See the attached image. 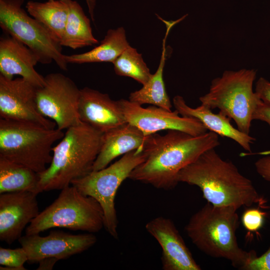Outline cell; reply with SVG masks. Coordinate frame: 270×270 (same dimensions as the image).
<instances>
[{"mask_svg": "<svg viewBox=\"0 0 270 270\" xmlns=\"http://www.w3.org/2000/svg\"><path fill=\"white\" fill-rule=\"evenodd\" d=\"M220 145L218 135L208 131L194 136L177 130L163 136H149L144 146L145 160L130 173L128 178L170 190L178 184L181 170L208 150Z\"/></svg>", "mask_w": 270, "mask_h": 270, "instance_id": "obj_1", "label": "cell"}, {"mask_svg": "<svg viewBox=\"0 0 270 270\" xmlns=\"http://www.w3.org/2000/svg\"><path fill=\"white\" fill-rule=\"evenodd\" d=\"M178 182L197 186L208 202L238 210L254 204L264 206L266 200L250 180L230 161L223 160L215 148L206 150L180 171Z\"/></svg>", "mask_w": 270, "mask_h": 270, "instance_id": "obj_2", "label": "cell"}, {"mask_svg": "<svg viewBox=\"0 0 270 270\" xmlns=\"http://www.w3.org/2000/svg\"><path fill=\"white\" fill-rule=\"evenodd\" d=\"M238 209L230 206H216L208 202L195 212L185 226L194 244L210 256L224 258L236 268L244 270L256 256V251H246L238 243L239 226Z\"/></svg>", "mask_w": 270, "mask_h": 270, "instance_id": "obj_3", "label": "cell"}, {"mask_svg": "<svg viewBox=\"0 0 270 270\" xmlns=\"http://www.w3.org/2000/svg\"><path fill=\"white\" fill-rule=\"evenodd\" d=\"M103 136V132L83 122L68 128L52 148L49 166L38 174V194L61 190L92 172Z\"/></svg>", "mask_w": 270, "mask_h": 270, "instance_id": "obj_4", "label": "cell"}, {"mask_svg": "<svg viewBox=\"0 0 270 270\" xmlns=\"http://www.w3.org/2000/svg\"><path fill=\"white\" fill-rule=\"evenodd\" d=\"M64 133L28 122L0 119V157L24 165L38 174L50 164L54 143Z\"/></svg>", "mask_w": 270, "mask_h": 270, "instance_id": "obj_5", "label": "cell"}, {"mask_svg": "<svg viewBox=\"0 0 270 270\" xmlns=\"http://www.w3.org/2000/svg\"><path fill=\"white\" fill-rule=\"evenodd\" d=\"M256 70H225L213 79L208 92L200 96L201 104L220 112L236 122L240 131L249 134L252 116L260 100L252 86Z\"/></svg>", "mask_w": 270, "mask_h": 270, "instance_id": "obj_6", "label": "cell"}, {"mask_svg": "<svg viewBox=\"0 0 270 270\" xmlns=\"http://www.w3.org/2000/svg\"><path fill=\"white\" fill-rule=\"evenodd\" d=\"M104 226V212L100 204L70 184L61 190L57 198L40 212L25 231L26 234L31 235L62 228L95 233Z\"/></svg>", "mask_w": 270, "mask_h": 270, "instance_id": "obj_7", "label": "cell"}, {"mask_svg": "<svg viewBox=\"0 0 270 270\" xmlns=\"http://www.w3.org/2000/svg\"><path fill=\"white\" fill-rule=\"evenodd\" d=\"M24 0H0V26L7 34L29 48L39 62L54 61L63 70L68 63L59 40L42 23L22 8Z\"/></svg>", "mask_w": 270, "mask_h": 270, "instance_id": "obj_8", "label": "cell"}, {"mask_svg": "<svg viewBox=\"0 0 270 270\" xmlns=\"http://www.w3.org/2000/svg\"><path fill=\"white\" fill-rule=\"evenodd\" d=\"M144 148L132 150L110 166L73 180L71 185L82 194L94 198L101 206L108 232L118 238V219L115 198L122 182L128 178L132 172L146 158Z\"/></svg>", "mask_w": 270, "mask_h": 270, "instance_id": "obj_9", "label": "cell"}, {"mask_svg": "<svg viewBox=\"0 0 270 270\" xmlns=\"http://www.w3.org/2000/svg\"><path fill=\"white\" fill-rule=\"evenodd\" d=\"M79 89L70 78L60 73L44 76V84L36 90V102L40 112L54 122L63 130L80 123Z\"/></svg>", "mask_w": 270, "mask_h": 270, "instance_id": "obj_10", "label": "cell"}, {"mask_svg": "<svg viewBox=\"0 0 270 270\" xmlns=\"http://www.w3.org/2000/svg\"><path fill=\"white\" fill-rule=\"evenodd\" d=\"M127 122L135 126L148 136L164 130H177L194 136L208 130L197 119L180 116L178 112L156 106L146 108L125 99L118 100Z\"/></svg>", "mask_w": 270, "mask_h": 270, "instance_id": "obj_11", "label": "cell"}, {"mask_svg": "<svg viewBox=\"0 0 270 270\" xmlns=\"http://www.w3.org/2000/svg\"><path fill=\"white\" fill-rule=\"evenodd\" d=\"M38 88L22 77L10 79L0 74V118L56 128V123L44 116L38 109Z\"/></svg>", "mask_w": 270, "mask_h": 270, "instance_id": "obj_12", "label": "cell"}, {"mask_svg": "<svg viewBox=\"0 0 270 270\" xmlns=\"http://www.w3.org/2000/svg\"><path fill=\"white\" fill-rule=\"evenodd\" d=\"M26 252L29 262L53 257L66 259L82 252L97 241L93 233L72 234L60 230H52L45 236L39 234L22 236L18 240Z\"/></svg>", "mask_w": 270, "mask_h": 270, "instance_id": "obj_13", "label": "cell"}, {"mask_svg": "<svg viewBox=\"0 0 270 270\" xmlns=\"http://www.w3.org/2000/svg\"><path fill=\"white\" fill-rule=\"evenodd\" d=\"M37 194L18 191L0 195V240L11 244L40 214Z\"/></svg>", "mask_w": 270, "mask_h": 270, "instance_id": "obj_14", "label": "cell"}, {"mask_svg": "<svg viewBox=\"0 0 270 270\" xmlns=\"http://www.w3.org/2000/svg\"><path fill=\"white\" fill-rule=\"evenodd\" d=\"M145 228L161 247L162 270H201L172 220L158 216L148 222Z\"/></svg>", "mask_w": 270, "mask_h": 270, "instance_id": "obj_15", "label": "cell"}, {"mask_svg": "<svg viewBox=\"0 0 270 270\" xmlns=\"http://www.w3.org/2000/svg\"><path fill=\"white\" fill-rule=\"evenodd\" d=\"M78 114L81 122L103 133L127 122L118 100L88 87L80 89Z\"/></svg>", "mask_w": 270, "mask_h": 270, "instance_id": "obj_16", "label": "cell"}, {"mask_svg": "<svg viewBox=\"0 0 270 270\" xmlns=\"http://www.w3.org/2000/svg\"><path fill=\"white\" fill-rule=\"evenodd\" d=\"M39 62L36 54L27 46L7 34L0 39V74L10 79L20 76L37 88L44 84V77L34 68Z\"/></svg>", "mask_w": 270, "mask_h": 270, "instance_id": "obj_17", "label": "cell"}, {"mask_svg": "<svg viewBox=\"0 0 270 270\" xmlns=\"http://www.w3.org/2000/svg\"><path fill=\"white\" fill-rule=\"evenodd\" d=\"M172 103L182 116L197 119L208 131L230 138L246 151L252 152L251 144L256 138L234 128L230 122L231 120L220 112L214 114L211 109L202 104L196 108H191L186 104L183 97L178 95L173 98Z\"/></svg>", "mask_w": 270, "mask_h": 270, "instance_id": "obj_18", "label": "cell"}, {"mask_svg": "<svg viewBox=\"0 0 270 270\" xmlns=\"http://www.w3.org/2000/svg\"><path fill=\"white\" fill-rule=\"evenodd\" d=\"M148 136L128 122L104 133L101 149L94 164L92 171L106 167L120 156L144 148Z\"/></svg>", "mask_w": 270, "mask_h": 270, "instance_id": "obj_19", "label": "cell"}, {"mask_svg": "<svg viewBox=\"0 0 270 270\" xmlns=\"http://www.w3.org/2000/svg\"><path fill=\"white\" fill-rule=\"evenodd\" d=\"M165 24L166 31L163 40L162 52L158 69L140 89L130 94L128 100L140 106L150 104L172 110V106L166 89L163 72L166 59V40L170 30L174 25V23L166 22Z\"/></svg>", "mask_w": 270, "mask_h": 270, "instance_id": "obj_20", "label": "cell"}, {"mask_svg": "<svg viewBox=\"0 0 270 270\" xmlns=\"http://www.w3.org/2000/svg\"><path fill=\"white\" fill-rule=\"evenodd\" d=\"M130 46L125 30L120 26L108 30L100 44L92 50L82 54L64 55V58L68 64L112 63Z\"/></svg>", "mask_w": 270, "mask_h": 270, "instance_id": "obj_21", "label": "cell"}, {"mask_svg": "<svg viewBox=\"0 0 270 270\" xmlns=\"http://www.w3.org/2000/svg\"><path fill=\"white\" fill-rule=\"evenodd\" d=\"M68 6L67 21L60 40L62 46L73 50L99 43L93 36L90 19L76 0H66Z\"/></svg>", "mask_w": 270, "mask_h": 270, "instance_id": "obj_22", "label": "cell"}, {"mask_svg": "<svg viewBox=\"0 0 270 270\" xmlns=\"http://www.w3.org/2000/svg\"><path fill=\"white\" fill-rule=\"evenodd\" d=\"M39 174L22 164L0 157V194L30 191L38 194Z\"/></svg>", "mask_w": 270, "mask_h": 270, "instance_id": "obj_23", "label": "cell"}, {"mask_svg": "<svg viewBox=\"0 0 270 270\" xmlns=\"http://www.w3.org/2000/svg\"><path fill=\"white\" fill-rule=\"evenodd\" d=\"M26 8L30 16L44 24L60 42L68 12L66 0H48L44 2L30 0Z\"/></svg>", "mask_w": 270, "mask_h": 270, "instance_id": "obj_24", "label": "cell"}, {"mask_svg": "<svg viewBox=\"0 0 270 270\" xmlns=\"http://www.w3.org/2000/svg\"><path fill=\"white\" fill-rule=\"evenodd\" d=\"M112 64L117 75L131 78L142 85L148 80L152 74L142 54L130 46Z\"/></svg>", "mask_w": 270, "mask_h": 270, "instance_id": "obj_25", "label": "cell"}, {"mask_svg": "<svg viewBox=\"0 0 270 270\" xmlns=\"http://www.w3.org/2000/svg\"><path fill=\"white\" fill-rule=\"evenodd\" d=\"M28 260L24 249L21 248L15 249L0 248V269L8 270H26L24 264Z\"/></svg>", "mask_w": 270, "mask_h": 270, "instance_id": "obj_26", "label": "cell"}, {"mask_svg": "<svg viewBox=\"0 0 270 270\" xmlns=\"http://www.w3.org/2000/svg\"><path fill=\"white\" fill-rule=\"evenodd\" d=\"M265 216L266 213L259 208H248L244 212L242 222L247 231L255 232L262 227Z\"/></svg>", "mask_w": 270, "mask_h": 270, "instance_id": "obj_27", "label": "cell"}, {"mask_svg": "<svg viewBox=\"0 0 270 270\" xmlns=\"http://www.w3.org/2000/svg\"><path fill=\"white\" fill-rule=\"evenodd\" d=\"M244 270H270V246L264 254L252 260Z\"/></svg>", "mask_w": 270, "mask_h": 270, "instance_id": "obj_28", "label": "cell"}, {"mask_svg": "<svg viewBox=\"0 0 270 270\" xmlns=\"http://www.w3.org/2000/svg\"><path fill=\"white\" fill-rule=\"evenodd\" d=\"M255 92L264 104L270 106V82L265 78H260L256 82Z\"/></svg>", "mask_w": 270, "mask_h": 270, "instance_id": "obj_29", "label": "cell"}, {"mask_svg": "<svg viewBox=\"0 0 270 270\" xmlns=\"http://www.w3.org/2000/svg\"><path fill=\"white\" fill-rule=\"evenodd\" d=\"M254 166L258 174L264 180L270 182V154L258 158Z\"/></svg>", "mask_w": 270, "mask_h": 270, "instance_id": "obj_30", "label": "cell"}, {"mask_svg": "<svg viewBox=\"0 0 270 270\" xmlns=\"http://www.w3.org/2000/svg\"><path fill=\"white\" fill-rule=\"evenodd\" d=\"M252 120L264 122L270 127V106L264 104L260 100L254 110Z\"/></svg>", "mask_w": 270, "mask_h": 270, "instance_id": "obj_31", "label": "cell"}, {"mask_svg": "<svg viewBox=\"0 0 270 270\" xmlns=\"http://www.w3.org/2000/svg\"><path fill=\"white\" fill-rule=\"evenodd\" d=\"M59 260L56 258L48 257L42 258L38 262L39 266L38 270H52L55 264Z\"/></svg>", "mask_w": 270, "mask_h": 270, "instance_id": "obj_32", "label": "cell"}, {"mask_svg": "<svg viewBox=\"0 0 270 270\" xmlns=\"http://www.w3.org/2000/svg\"><path fill=\"white\" fill-rule=\"evenodd\" d=\"M87 4L88 12L90 14L92 20L94 21V10L96 6V0H85Z\"/></svg>", "mask_w": 270, "mask_h": 270, "instance_id": "obj_33", "label": "cell"}, {"mask_svg": "<svg viewBox=\"0 0 270 270\" xmlns=\"http://www.w3.org/2000/svg\"><path fill=\"white\" fill-rule=\"evenodd\" d=\"M258 154L263 155V156L270 155V150L262 151L260 152H259Z\"/></svg>", "mask_w": 270, "mask_h": 270, "instance_id": "obj_34", "label": "cell"}]
</instances>
